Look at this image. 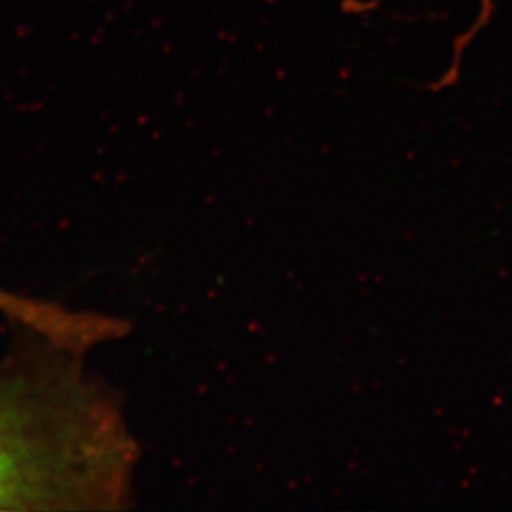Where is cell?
Listing matches in <instances>:
<instances>
[{"label": "cell", "instance_id": "obj_1", "mask_svg": "<svg viewBox=\"0 0 512 512\" xmlns=\"http://www.w3.org/2000/svg\"><path fill=\"white\" fill-rule=\"evenodd\" d=\"M133 442L73 361L27 359L0 378V511L112 509Z\"/></svg>", "mask_w": 512, "mask_h": 512}]
</instances>
